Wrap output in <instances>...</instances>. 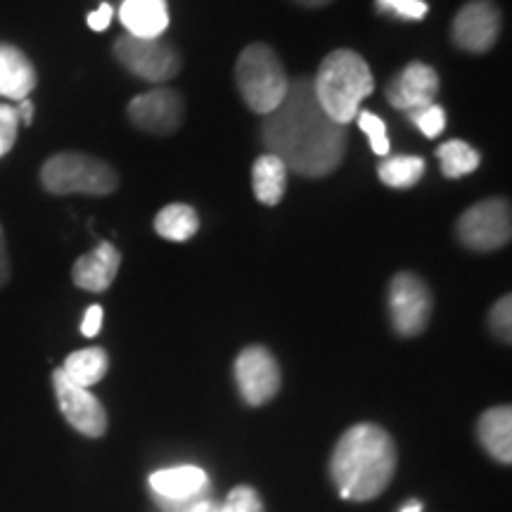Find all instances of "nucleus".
Returning a JSON list of instances; mask_svg holds the SVG:
<instances>
[{
    "label": "nucleus",
    "instance_id": "nucleus-1",
    "mask_svg": "<svg viewBox=\"0 0 512 512\" xmlns=\"http://www.w3.org/2000/svg\"><path fill=\"white\" fill-rule=\"evenodd\" d=\"M268 155L283 159L287 171L304 178H323L339 169L347 155V126L325 114L306 76L290 81L285 100L261 124Z\"/></svg>",
    "mask_w": 512,
    "mask_h": 512
},
{
    "label": "nucleus",
    "instance_id": "nucleus-2",
    "mask_svg": "<svg viewBox=\"0 0 512 512\" xmlns=\"http://www.w3.org/2000/svg\"><path fill=\"white\" fill-rule=\"evenodd\" d=\"M396 470V446L382 427L361 422L349 427L330 458V477L347 501H373L387 489Z\"/></svg>",
    "mask_w": 512,
    "mask_h": 512
},
{
    "label": "nucleus",
    "instance_id": "nucleus-3",
    "mask_svg": "<svg viewBox=\"0 0 512 512\" xmlns=\"http://www.w3.org/2000/svg\"><path fill=\"white\" fill-rule=\"evenodd\" d=\"M313 93L330 119L349 126L351 119L361 112V102L375 91V79L368 62L356 50L339 48L320 62Z\"/></svg>",
    "mask_w": 512,
    "mask_h": 512
},
{
    "label": "nucleus",
    "instance_id": "nucleus-4",
    "mask_svg": "<svg viewBox=\"0 0 512 512\" xmlns=\"http://www.w3.org/2000/svg\"><path fill=\"white\" fill-rule=\"evenodd\" d=\"M235 81L249 110L261 117L271 114L285 100L290 88V76L283 62L266 43H252L242 50L235 62Z\"/></svg>",
    "mask_w": 512,
    "mask_h": 512
},
{
    "label": "nucleus",
    "instance_id": "nucleus-5",
    "mask_svg": "<svg viewBox=\"0 0 512 512\" xmlns=\"http://www.w3.org/2000/svg\"><path fill=\"white\" fill-rule=\"evenodd\" d=\"M41 183L53 195H110L119 188V176L98 157L62 152L43 164Z\"/></svg>",
    "mask_w": 512,
    "mask_h": 512
},
{
    "label": "nucleus",
    "instance_id": "nucleus-6",
    "mask_svg": "<svg viewBox=\"0 0 512 512\" xmlns=\"http://www.w3.org/2000/svg\"><path fill=\"white\" fill-rule=\"evenodd\" d=\"M114 57L133 76L150 83H164L181 72V55L164 38H136L124 34L114 41Z\"/></svg>",
    "mask_w": 512,
    "mask_h": 512
},
{
    "label": "nucleus",
    "instance_id": "nucleus-7",
    "mask_svg": "<svg viewBox=\"0 0 512 512\" xmlns=\"http://www.w3.org/2000/svg\"><path fill=\"white\" fill-rule=\"evenodd\" d=\"M512 238L510 202L503 197H489L472 204L458 219V240L475 252H494Z\"/></svg>",
    "mask_w": 512,
    "mask_h": 512
},
{
    "label": "nucleus",
    "instance_id": "nucleus-8",
    "mask_svg": "<svg viewBox=\"0 0 512 512\" xmlns=\"http://www.w3.org/2000/svg\"><path fill=\"white\" fill-rule=\"evenodd\" d=\"M389 316L396 335L418 337L432 318V292L415 273H396L387 294Z\"/></svg>",
    "mask_w": 512,
    "mask_h": 512
},
{
    "label": "nucleus",
    "instance_id": "nucleus-9",
    "mask_svg": "<svg viewBox=\"0 0 512 512\" xmlns=\"http://www.w3.org/2000/svg\"><path fill=\"white\" fill-rule=\"evenodd\" d=\"M501 27L503 15L494 0H470L453 19L451 38L465 53L484 55L498 43Z\"/></svg>",
    "mask_w": 512,
    "mask_h": 512
},
{
    "label": "nucleus",
    "instance_id": "nucleus-10",
    "mask_svg": "<svg viewBox=\"0 0 512 512\" xmlns=\"http://www.w3.org/2000/svg\"><path fill=\"white\" fill-rule=\"evenodd\" d=\"M235 382L249 406H264L280 392V366L266 347H247L235 358Z\"/></svg>",
    "mask_w": 512,
    "mask_h": 512
},
{
    "label": "nucleus",
    "instance_id": "nucleus-11",
    "mask_svg": "<svg viewBox=\"0 0 512 512\" xmlns=\"http://www.w3.org/2000/svg\"><path fill=\"white\" fill-rule=\"evenodd\" d=\"M185 102L174 88H152L128 105V119L140 131L152 136H171L183 124Z\"/></svg>",
    "mask_w": 512,
    "mask_h": 512
},
{
    "label": "nucleus",
    "instance_id": "nucleus-12",
    "mask_svg": "<svg viewBox=\"0 0 512 512\" xmlns=\"http://www.w3.org/2000/svg\"><path fill=\"white\" fill-rule=\"evenodd\" d=\"M53 387L64 420H67L76 432L86 434V437L91 439H98L107 432L105 406H102L86 387H79V384L67 380L62 370H55L53 373Z\"/></svg>",
    "mask_w": 512,
    "mask_h": 512
},
{
    "label": "nucleus",
    "instance_id": "nucleus-13",
    "mask_svg": "<svg viewBox=\"0 0 512 512\" xmlns=\"http://www.w3.org/2000/svg\"><path fill=\"white\" fill-rule=\"evenodd\" d=\"M439 93V74L430 64L411 62L401 69L399 74L389 81L387 100L394 110L413 112L420 107L434 105Z\"/></svg>",
    "mask_w": 512,
    "mask_h": 512
},
{
    "label": "nucleus",
    "instance_id": "nucleus-14",
    "mask_svg": "<svg viewBox=\"0 0 512 512\" xmlns=\"http://www.w3.org/2000/svg\"><path fill=\"white\" fill-rule=\"evenodd\" d=\"M121 266V254L112 242H100L93 252L76 259L72 278L74 285L86 292H105L114 283Z\"/></svg>",
    "mask_w": 512,
    "mask_h": 512
},
{
    "label": "nucleus",
    "instance_id": "nucleus-15",
    "mask_svg": "<svg viewBox=\"0 0 512 512\" xmlns=\"http://www.w3.org/2000/svg\"><path fill=\"white\" fill-rule=\"evenodd\" d=\"M209 479L202 467H171V470L152 472L150 486L152 491L169 505H183L200 496V491L207 489Z\"/></svg>",
    "mask_w": 512,
    "mask_h": 512
},
{
    "label": "nucleus",
    "instance_id": "nucleus-16",
    "mask_svg": "<svg viewBox=\"0 0 512 512\" xmlns=\"http://www.w3.org/2000/svg\"><path fill=\"white\" fill-rule=\"evenodd\" d=\"M119 19L128 36L162 38L169 27V5L166 0H124Z\"/></svg>",
    "mask_w": 512,
    "mask_h": 512
},
{
    "label": "nucleus",
    "instance_id": "nucleus-17",
    "mask_svg": "<svg viewBox=\"0 0 512 512\" xmlns=\"http://www.w3.org/2000/svg\"><path fill=\"white\" fill-rule=\"evenodd\" d=\"M36 83L38 76L29 57L10 43H0V95L22 102L29 98Z\"/></svg>",
    "mask_w": 512,
    "mask_h": 512
},
{
    "label": "nucleus",
    "instance_id": "nucleus-18",
    "mask_svg": "<svg viewBox=\"0 0 512 512\" xmlns=\"http://www.w3.org/2000/svg\"><path fill=\"white\" fill-rule=\"evenodd\" d=\"M479 444L486 448L491 458L498 463H512V411L510 406H496L482 413L477 422Z\"/></svg>",
    "mask_w": 512,
    "mask_h": 512
},
{
    "label": "nucleus",
    "instance_id": "nucleus-19",
    "mask_svg": "<svg viewBox=\"0 0 512 512\" xmlns=\"http://www.w3.org/2000/svg\"><path fill=\"white\" fill-rule=\"evenodd\" d=\"M252 190L254 197L266 207H275L285 197L287 190V166L275 155H261L252 166Z\"/></svg>",
    "mask_w": 512,
    "mask_h": 512
},
{
    "label": "nucleus",
    "instance_id": "nucleus-20",
    "mask_svg": "<svg viewBox=\"0 0 512 512\" xmlns=\"http://www.w3.org/2000/svg\"><path fill=\"white\" fill-rule=\"evenodd\" d=\"M107 368H110V358H107V351L100 347L81 349L74 351V354L67 356L64 366L60 368L67 380H72L79 387H93L98 384L102 377L107 375Z\"/></svg>",
    "mask_w": 512,
    "mask_h": 512
},
{
    "label": "nucleus",
    "instance_id": "nucleus-21",
    "mask_svg": "<svg viewBox=\"0 0 512 512\" xmlns=\"http://www.w3.org/2000/svg\"><path fill=\"white\" fill-rule=\"evenodd\" d=\"M155 230L169 242H188L200 230V216L188 204H169L155 216Z\"/></svg>",
    "mask_w": 512,
    "mask_h": 512
},
{
    "label": "nucleus",
    "instance_id": "nucleus-22",
    "mask_svg": "<svg viewBox=\"0 0 512 512\" xmlns=\"http://www.w3.org/2000/svg\"><path fill=\"white\" fill-rule=\"evenodd\" d=\"M377 176H380V181L384 185H389V188H413V185H418L420 178L425 176V159L408 155L389 157L377 166Z\"/></svg>",
    "mask_w": 512,
    "mask_h": 512
},
{
    "label": "nucleus",
    "instance_id": "nucleus-23",
    "mask_svg": "<svg viewBox=\"0 0 512 512\" xmlns=\"http://www.w3.org/2000/svg\"><path fill=\"white\" fill-rule=\"evenodd\" d=\"M437 159L441 164V174L446 178H463L477 171L479 162H482L479 152L465 140H448V143L439 145Z\"/></svg>",
    "mask_w": 512,
    "mask_h": 512
},
{
    "label": "nucleus",
    "instance_id": "nucleus-24",
    "mask_svg": "<svg viewBox=\"0 0 512 512\" xmlns=\"http://www.w3.org/2000/svg\"><path fill=\"white\" fill-rule=\"evenodd\" d=\"M375 10L403 22H420L430 12V5L425 0H375Z\"/></svg>",
    "mask_w": 512,
    "mask_h": 512
},
{
    "label": "nucleus",
    "instance_id": "nucleus-25",
    "mask_svg": "<svg viewBox=\"0 0 512 512\" xmlns=\"http://www.w3.org/2000/svg\"><path fill=\"white\" fill-rule=\"evenodd\" d=\"M408 119H411L413 124L420 128L422 136L427 138H439L446 128V112L444 107L437 105V102H434V105L420 107V110L408 112Z\"/></svg>",
    "mask_w": 512,
    "mask_h": 512
},
{
    "label": "nucleus",
    "instance_id": "nucleus-26",
    "mask_svg": "<svg viewBox=\"0 0 512 512\" xmlns=\"http://www.w3.org/2000/svg\"><path fill=\"white\" fill-rule=\"evenodd\" d=\"M358 117V126H361V131L366 133L368 140H370V147H373L375 155H389V136H387V126H384V121L377 117V114L363 110L356 114Z\"/></svg>",
    "mask_w": 512,
    "mask_h": 512
},
{
    "label": "nucleus",
    "instance_id": "nucleus-27",
    "mask_svg": "<svg viewBox=\"0 0 512 512\" xmlns=\"http://www.w3.org/2000/svg\"><path fill=\"white\" fill-rule=\"evenodd\" d=\"M219 512H264V503L252 486H235Z\"/></svg>",
    "mask_w": 512,
    "mask_h": 512
},
{
    "label": "nucleus",
    "instance_id": "nucleus-28",
    "mask_svg": "<svg viewBox=\"0 0 512 512\" xmlns=\"http://www.w3.org/2000/svg\"><path fill=\"white\" fill-rule=\"evenodd\" d=\"M489 325L494 330V335L501 339V342L510 344V325H512V299L510 294L498 299L494 309L489 313Z\"/></svg>",
    "mask_w": 512,
    "mask_h": 512
},
{
    "label": "nucleus",
    "instance_id": "nucleus-29",
    "mask_svg": "<svg viewBox=\"0 0 512 512\" xmlns=\"http://www.w3.org/2000/svg\"><path fill=\"white\" fill-rule=\"evenodd\" d=\"M17 131H19V119H17V110L10 105H0V140L3 145L12 150L17 140Z\"/></svg>",
    "mask_w": 512,
    "mask_h": 512
},
{
    "label": "nucleus",
    "instance_id": "nucleus-30",
    "mask_svg": "<svg viewBox=\"0 0 512 512\" xmlns=\"http://www.w3.org/2000/svg\"><path fill=\"white\" fill-rule=\"evenodd\" d=\"M102 316H105V311H102V306L93 304L88 306L86 313H83V320H81V332L83 337H95L102 328Z\"/></svg>",
    "mask_w": 512,
    "mask_h": 512
},
{
    "label": "nucleus",
    "instance_id": "nucleus-31",
    "mask_svg": "<svg viewBox=\"0 0 512 512\" xmlns=\"http://www.w3.org/2000/svg\"><path fill=\"white\" fill-rule=\"evenodd\" d=\"M112 17H114L112 5L102 3L98 10H93L91 15H88V27H91L93 31H105L112 24Z\"/></svg>",
    "mask_w": 512,
    "mask_h": 512
},
{
    "label": "nucleus",
    "instance_id": "nucleus-32",
    "mask_svg": "<svg viewBox=\"0 0 512 512\" xmlns=\"http://www.w3.org/2000/svg\"><path fill=\"white\" fill-rule=\"evenodd\" d=\"M10 280V259H8V247H5V233L0 228V287L8 285Z\"/></svg>",
    "mask_w": 512,
    "mask_h": 512
},
{
    "label": "nucleus",
    "instance_id": "nucleus-33",
    "mask_svg": "<svg viewBox=\"0 0 512 512\" xmlns=\"http://www.w3.org/2000/svg\"><path fill=\"white\" fill-rule=\"evenodd\" d=\"M17 110V119H19V126H31V121H34V102H31L29 98L22 100L19 105L15 107Z\"/></svg>",
    "mask_w": 512,
    "mask_h": 512
},
{
    "label": "nucleus",
    "instance_id": "nucleus-34",
    "mask_svg": "<svg viewBox=\"0 0 512 512\" xmlns=\"http://www.w3.org/2000/svg\"><path fill=\"white\" fill-rule=\"evenodd\" d=\"M188 512H219V505H214L211 501H197Z\"/></svg>",
    "mask_w": 512,
    "mask_h": 512
},
{
    "label": "nucleus",
    "instance_id": "nucleus-35",
    "mask_svg": "<svg viewBox=\"0 0 512 512\" xmlns=\"http://www.w3.org/2000/svg\"><path fill=\"white\" fill-rule=\"evenodd\" d=\"M294 3H299L302 8H325V5H330L332 0H294Z\"/></svg>",
    "mask_w": 512,
    "mask_h": 512
},
{
    "label": "nucleus",
    "instance_id": "nucleus-36",
    "mask_svg": "<svg viewBox=\"0 0 512 512\" xmlns=\"http://www.w3.org/2000/svg\"><path fill=\"white\" fill-rule=\"evenodd\" d=\"M401 512H422V505L420 503H408V505H403L401 508Z\"/></svg>",
    "mask_w": 512,
    "mask_h": 512
}]
</instances>
